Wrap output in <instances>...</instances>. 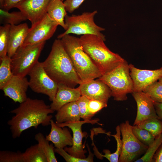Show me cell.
<instances>
[{
    "label": "cell",
    "mask_w": 162,
    "mask_h": 162,
    "mask_svg": "<svg viewBox=\"0 0 162 162\" xmlns=\"http://www.w3.org/2000/svg\"><path fill=\"white\" fill-rule=\"evenodd\" d=\"M133 83V92H143L149 86L162 76V67L154 70H142L129 64Z\"/></svg>",
    "instance_id": "cell-12"
},
{
    "label": "cell",
    "mask_w": 162,
    "mask_h": 162,
    "mask_svg": "<svg viewBox=\"0 0 162 162\" xmlns=\"http://www.w3.org/2000/svg\"><path fill=\"white\" fill-rule=\"evenodd\" d=\"M46 42L20 46L11 58V67L14 75L26 77L38 61Z\"/></svg>",
    "instance_id": "cell-7"
},
{
    "label": "cell",
    "mask_w": 162,
    "mask_h": 162,
    "mask_svg": "<svg viewBox=\"0 0 162 162\" xmlns=\"http://www.w3.org/2000/svg\"><path fill=\"white\" fill-rule=\"evenodd\" d=\"M4 2V0H0V8H2L3 6Z\"/></svg>",
    "instance_id": "cell-39"
},
{
    "label": "cell",
    "mask_w": 162,
    "mask_h": 162,
    "mask_svg": "<svg viewBox=\"0 0 162 162\" xmlns=\"http://www.w3.org/2000/svg\"><path fill=\"white\" fill-rule=\"evenodd\" d=\"M54 111L43 100L28 98L10 111L14 114L7 122L12 137H19L24 131L32 127L50 125L52 117L50 114Z\"/></svg>",
    "instance_id": "cell-1"
},
{
    "label": "cell",
    "mask_w": 162,
    "mask_h": 162,
    "mask_svg": "<svg viewBox=\"0 0 162 162\" xmlns=\"http://www.w3.org/2000/svg\"><path fill=\"white\" fill-rule=\"evenodd\" d=\"M24 162H47V158L38 143L32 145L22 152Z\"/></svg>",
    "instance_id": "cell-22"
},
{
    "label": "cell",
    "mask_w": 162,
    "mask_h": 162,
    "mask_svg": "<svg viewBox=\"0 0 162 162\" xmlns=\"http://www.w3.org/2000/svg\"><path fill=\"white\" fill-rule=\"evenodd\" d=\"M132 94L137 106V114L133 125H137L148 119L159 118L156 113L153 101L147 94L143 92H133Z\"/></svg>",
    "instance_id": "cell-16"
},
{
    "label": "cell",
    "mask_w": 162,
    "mask_h": 162,
    "mask_svg": "<svg viewBox=\"0 0 162 162\" xmlns=\"http://www.w3.org/2000/svg\"><path fill=\"white\" fill-rule=\"evenodd\" d=\"M50 125V131L45 137L47 140L52 143L55 148L64 149L68 146H72L73 136L66 127H59L52 119Z\"/></svg>",
    "instance_id": "cell-18"
},
{
    "label": "cell",
    "mask_w": 162,
    "mask_h": 162,
    "mask_svg": "<svg viewBox=\"0 0 162 162\" xmlns=\"http://www.w3.org/2000/svg\"><path fill=\"white\" fill-rule=\"evenodd\" d=\"M0 59V89L2 90L14 75L11 69V58L7 55Z\"/></svg>",
    "instance_id": "cell-25"
},
{
    "label": "cell",
    "mask_w": 162,
    "mask_h": 162,
    "mask_svg": "<svg viewBox=\"0 0 162 162\" xmlns=\"http://www.w3.org/2000/svg\"><path fill=\"white\" fill-rule=\"evenodd\" d=\"M29 87V81L26 77L13 75L3 87L4 95L15 102L21 103L28 98L26 92Z\"/></svg>",
    "instance_id": "cell-14"
},
{
    "label": "cell",
    "mask_w": 162,
    "mask_h": 162,
    "mask_svg": "<svg viewBox=\"0 0 162 162\" xmlns=\"http://www.w3.org/2000/svg\"><path fill=\"white\" fill-rule=\"evenodd\" d=\"M60 0V1H63L64 0Z\"/></svg>",
    "instance_id": "cell-41"
},
{
    "label": "cell",
    "mask_w": 162,
    "mask_h": 162,
    "mask_svg": "<svg viewBox=\"0 0 162 162\" xmlns=\"http://www.w3.org/2000/svg\"><path fill=\"white\" fill-rule=\"evenodd\" d=\"M0 162H24L22 153L20 151H1Z\"/></svg>",
    "instance_id": "cell-32"
},
{
    "label": "cell",
    "mask_w": 162,
    "mask_h": 162,
    "mask_svg": "<svg viewBox=\"0 0 162 162\" xmlns=\"http://www.w3.org/2000/svg\"><path fill=\"white\" fill-rule=\"evenodd\" d=\"M143 92L153 102L162 103V84L158 81L149 86Z\"/></svg>",
    "instance_id": "cell-31"
},
{
    "label": "cell",
    "mask_w": 162,
    "mask_h": 162,
    "mask_svg": "<svg viewBox=\"0 0 162 162\" xmlns=\"http://www.w3.org/2000/svg\"><path fill=\"white\" fill-rule=\"evenodd\" d=\"M99 119H96L90 120H83L77 122H65L62 123H56L59 127H68L71 129L73 133V144L71 146L66 147L64 149L69 154L77 158H85L86 151L84 149V146L82 143V140L84 137V134L82 130V125L86 123L94 124H99Z\"/></svg>",
    "instance_id": "cell-11"
},
{
    "label": "cell",
    "mask_w": 162,
    "mask_h": 162,
    "mask_svg": "<svg viewBox=\"0 0 162 162\" xmlns=\"http://www.w3.org/2000/svg\"><path fill=\"white\" fill-rule=\"evenodd\" d=\"M29 28L26 23L10 25L7 55L11 58L22 44Z\"/></svg>",
    "instance_id": "cell-19"
},
{
    "label": "cell",
    "mask_w": 162,
    "mask_h": 162,
    "mask_svg": "<svg viewBox=\"0 0 162 162\" xmlns=\"http://www.w3.org/2000/svg\"><path fill=\"white\" fill-rule=\"evenodd\" d=\"M57 111L55 117L57 123L79 121L81 118L76 101L64 105Z\"/></svg>",
    "instance_id": "cell-20"
},
{
    "label": "cell",
    "mask_w": 162,
    "mask_h": 162,
    "mask_svg": "<svg viewBox=\"0 0 162 162\" xmlns=\"http://www.w3.org/2000/svg\"><path fill=\"white\" fill-rule=\"evenodd\" d=\"M133 132L141 142L148 146L154 141L156 137L148 130L140 128L137 125L132 126Z\"/></svg>",
    "instance_id": "cell-28"
},
{
    "label": "cell",
    "mask_w": 162,
    "mask_h": 162,
    "mask_svg": "<svg viewBox=\"0 0 162 162\" xmlns=\"http://www.w3.org/2000/svg\"><path fill=\"white\" fill-rule=\"evenodd\" d=\"M47 14L58 26L65 30L67 29L64 20L67 14L65 5L62 1L51 0L47 8Z\"/></svg>",
    "instance_id": "cell-21"
},
{
    "label": "cell",
    "mask_w": 162,
    "mask_h": 162,
    "mask_svg": "<svg viewBox=\"0 0 162 162\" xmlns=\"http://www.w3.org/2000/svg\"><path fill=\"white\" fill-rule=\"evenodd\" d=\"M42 63L46 72L58 84L74 88L82 83L60 39L54 40L49 55Z\"/></svg>",
    "instance_id": "cell-2"
},
{
    "label": "cell",
    "mask_w": 162,
    "mask_h": 162,
    "mask_svg": "<svg viewBox=\"0 0 162 162\" xmlns=\"http://www.w3.org/2000/svg\"><path fill=\"white\" fill-rule=\"evenodd\" d=\"M26 0H4L2 8L8 11L17 5Z\"/></svg>",
    "instance_id": "cell-36"
},
{
    "label": "cell",
    "mask_w": 162,
    "mask_h": 162,
    "mask_svg": "<svg viewBox=\"0 0 162 162\" xmlns=\"http://www.w3.org/2000/svg\"><path fill=\"white\" fill-rule=\"evenodd\" d=\"M110 88L111 96L117 101L128 99L127 94L133 92V83L130 74L129 64L125 60L110 72L98 78Z\"/></svg>",
    "instance_id": "cell-5"
},
{
    "label": "cell",
    "mask_w": 162,
    "mask_h": 162,
    "mask_svg": "<svg viewBox=\"0 0 162 162\" xmlns=\"http://www.w3.org/2000/svg\"><path fill=\"white\" fill-rule=\"evenodd\" d=\"M86 0H65L64 2L67 11L73 12L78 8Z\"/></svg>",
    "instance_id": "cell-35"
},
{
    "label": "cell",
    "mask_w": 162,
    "mask_h": 162,
    "mask_svg": "<svg viewBox=\"0 0 162 162\" xmlns=\"http://www.w3.org/2000/svg\"><path fill=\"white\" fill-rule=\"evenodd\" d=\"M51 0H26L16 6L34 26L47 14V9Z\"/></svg>",
    "instance_id": "cell-13"
},
{
    "label": "cell",
    "mask_w": 162,
    "mask_h": 162,
    "mask_svg": "<svg viewBox=\"0 0 162 162\" xmlns=\"http://www.w3.org/2000/svg\"><path fill=\"white\" fill-rule=\"evenodd\" d=\"M145 129L155 137L162 134V121L158 118H153L144 121L137 125Z\"/></svg>",
    "instance_id": "cell-26"
},
{
    "label": "cell",
    "mask_w": 162,
    "mask_h": 162,
    "mask_svg": "<svg viewBox=\"0 0 162 162\" xmlns=\"http://www.w3.org/2000/svg\"><path fill=\"white\" fill-rule=\"evenodd\" d=\"M81 95L78 87L72 88L63 84H58L56 95L50 105L51 109L57 111L64 105L76 101Z\"/></svg>",
    "instance_id": "cell-17"
},
{
    "label": "cell",
    "mask_w": 162,
    "mask_h": 162,
    "mask_svg": "<svg viewBox=\"0 0 162 162\" xmlns=\"http://www.w3.org/2000/svg\"><path fill=\"white\" fill-rule=\"evenodd\" d=\"M107 106V102L93 99H89L88 103L89 112L94 115Z\"/></svg>",
    "instance_id": "cell-34"
},
{
    "label": "cell",
    "mask_w": 162,
    "mask_h": 162,
    "mask_svg": "<svg viewBox=\"0 0 162 162\" xmlns=\"http://www.w3.org/2000/svg\"><path fill=\"white\" fill-rule=\"evenodd\" d=\"M60 39L82 82L102 76L98 68L83 50L80 38L69 34L64 36Z\"/></svg>",
    "instance_id": "cell-4"
},
{
    "label": "cell",
    "mask_w": 162,
    "mask_h": 162,
    "mask_svg": "<svg viewBox=\"0 0 162 162\" xmlns=\"http://www.w3.org/2000/svg\"><path fill=\"white\" fill-rule=\"evenodd\" d=\"M81 95L89 99H93L108 102L111 96V91L108 86L98 79L82 82L78 87Z\"/></svg>",
    "instance_id": "cell-15"
},
{
    "label": "cell",
    "mask_w": 162,
    "mask_h": 162,
    "mask_svg": "<svg viewBox=\"0 0 162 162\" xmlns=\"http://www.w3.org/2000/svg\"><path fill=\"white\" fill-rule=\"evenodd\" d=\"M58 26L47 14L41 20L29 28L27 36L21 46L33 45L46 42L52 36Z\"/></svg>",
    "instance_id": "cell-10"
},
{
    "label": "cell",
    "mask_w": 162,
    "mask_h": 162,
    "mask_svg": "<svg viewBox=\"0 0 162 162\" xmlns=\"http://www.w3.org/2000/svg\"><path fill=\"white\" fill-rule=\"evenodd\" d=\"M10 26L5 24L0 27V58L7 55Z\"/></svg>",
    "instance_id": "cell-29"
},
{
    "label": "cell",
    "mask_w": 162,
    "mask_h": 162,
    "mask_svg": "<svg viewBox=\"0 0 162 162\" xmlns=\"http://www.w3.org/2000/svg\"><path fill=\"white\" fill-rule=\"evenodd\" d=\"M153 158L155 162H162V146L155 154Z\"/></svg>",
    "instance_id": "cell-38"
},
{
    "label": "cell",
    "mask_w": 162,
    "mask_h": 162,
    "mask_svg": "<svg viewBox=\"0 0 162 162\" xmlns=\"http://www.w3.org/2000/svg\"><path fill=\"white\" fill-rule=\"evenodd\" d=\"M29 87L34 92L47 96L52 101L56 95L58 84L45 70L42 62L38 61L29 72Z\"/></svg>",
    "instance_id": "cell-9"
},
{
    "label": "cell",
    "mask_w": 162,
    "mask_h": 162,
    "mask_svg": "<svg viewBox=\"0 0 162 162\" xmlns=\"http://www.w3.org/2000/svg\"><path fill=\"white\" fill-rule=\"evenodd\" d=\"M34 139L45 154L47 162H57V160L55 154V147L53 144H50L49 141L40 132L35 135Z\"/></svg>",
    "instance_id": "cell-24"
},
{
    "label": "cell",
    "mask_w": 162,
    "mask_h": 162,
    "mask_svg": "<svg viewBox=\"0 0 162 162\" xmlns=\"http://www.w3.org/2000/svg\"><path fill=\"white\" fill-rule=\"evenodd\" d=\"M89 99L86 96L81 95L76 101L78 106L81 118L83 120H90L94 115L89 112L88 103Z\"/></svg>",
    "instance_id": "cell-33"
},
{
    "label": "cell",
    "mask_w": 162,
    "mask_h": 162,
    "mask_svg": "<svg viewBox=\"0 0 162 162\" xmlns=\"http://www.w3.org/2000/svg\"><path fill=\"white\" fill-rule=\"evenodd\" d=\"M158 81L162 84V76L158 80Z\"/></svg>",
    "instance_id": "cell-40"
},
{
    "label": "cell",
    "mask_w": 162,
    "mask_h": 162,
    "mask_svg": "<svg viewBox=\"0 0 162 162\" xmlns=\"http://www.w3.org/2000/svg\"><path fill=\"white\" fill-rule=\"evenodd\" d=\"M0 19L1 23L10 25H17L27 20L20 11L9 12L1 8L0 9Z\"/></svg>",
    "instance_id": "cell-23"
},
{
    "label": "cell",
    "mask_w": 162,
    "mask_h": 162,
    "mask_svg": "<svg viewBox=\"0 0 162 162\" xmlns=\"http://www.w3.org/2000/svg\"><path fill=\"white\" fill-rule=\"evenodd\" d=\"M119 126L122 136V147L118 162L135 161L139 156L145 153L148 146L141 142L134 135L132 126L128 121L122 123Z\"/></svg>",
    "instance_id": "cell-8"
},
{
    "label": "cell",
    "mask_w": 162,
    "mask_h": 162,
    "mask_svg": "<svg viewBox=\"0 0 162 162\" xmlns=\"http://www.w3.org/2000/svg\"><path fill=\"white\" fill-rule=\"evenodd\" d=\"M97 10L92 12H85L80 15H67L65 18V22L67 27L65 31L59 34L57 39H61L64 36L70 34L78 35L91 34L97 36L106 40L105 36L101 33L105 29L96 24L94 16Z\"/></svg>",
    "instance_id": "cell-6"
},
{
    "label": "cell",
    "mask_w": 162,
    "mask_h": 162,
    "mask_svg": "<svg viewBox=\"0 0 162 162\" xmlns=\"http://www.w3.org/2000/svg\"><path fill=\"white\" fill-rule=\"evenodd\" d=\"M162 143V134L156 137L152 144L148 148L144 155L136 160L135 162H151L153 161L155 152Z\"/></svg>",
    "instance_id": "cell-27"
},
{
    "label": "cell",
    "mask_w": 162,
    "mask_h": 162,
    "mask_svg": "<svg viewBox=\"0 0 162 162\" xmlns=\"http://www.w3.org/2000/svg\"><path fill=\"white\" fill-rule=\"evenodd\" d=\"M156 113L159 119L162 121V103L153 102Z\"/></svg>",
    "instance_id": "cell-37"
},
{
    "label": "cell",
    "mask_w": 162,
    "mask_h": 162,
    "mask_svg": "<svg viewBox=\"0 0 162 162\" xmlns=\"http://www.w3.org/2000/svg\"><path fill=\"white\" fill-rule=\"evenodd\" d=\"M84 51L98 68L102 76L113 71L125 60L106 46L104 40L93 34L82 35L80 38Z\"/></svg>",
    "instance_id": "cell-3"
},
{
    "label": "cell",
    "mask_w": 162,
    "mask_h": 162,
    "mask_svg": "<svg viewBox=\"0 0 162 162\" xmlns=\"http://www.w3.org/2000/svg\"><path fill=\"white\" fill-rule=\"evenodd\" d=\"M87 147L88 151V155L87 158H80L73 156L66 152L63 148H55L54 151L62 156L67 162H93L94 154L91 152L88 145Z\"/></svg>",
    "instance_id": "cell-30"
}]
</instances>
